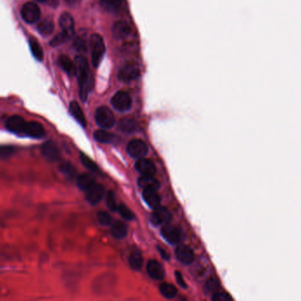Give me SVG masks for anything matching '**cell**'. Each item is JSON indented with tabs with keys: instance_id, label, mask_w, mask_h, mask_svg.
I'll return each mask as SVG.
<instances>
[{
	"instance_id": "obj_27",
	"label": "cell",
	"mask_w": 301,
	"mask_h": 301,
	"mask_svg": "<svg viewBox=\"0 0 301 301\" xmlns=\"http://www.w3.org/2000/svg\"><path fill=\"white\" fill-rule=\"evenodd\" d=\"M118 126H119L120 130H122V132L132 133L137 128V122L134 119L126 117V118H123L120 120Z\"/></svg>"
},
{
	"instance_id": "obj_1",
	"label": "cell",
	"mask_w": 301,
	"mask_h": 301,
	"mask_svg": "<svg viewBox=\"0 0 301 301\" xmlns=\"http://www.w3.org/2000/svg\"><path fill=\"white\" fill-rule=\"evenodd\" d=\"M74 64L76 75L79 80V95L81 99L86 101L93 87V79L92 75L90 74L87 58L83 56H77L75 58Z\"/></svg>"
},
{
	"instance_id": "obj_38",
	"label": "cell",
	"mask_w": 301,
	"mask_h": 301,
	"mask_svg": "<svg viewBox=\"0 0 301 301\" xmlns=\"http://www.w3.org/2000/svg\"><path fill=\"white\" fill-rule=\"evenodd\" d=\"M97 218L101 226H108L111 225L112 223V218L109 216V213L104 212V211L98 213Z\"/></svg>"
},
{
	"instance_id": "obj_5",
	"label": "cell",
	"mask_w": 301,
	"mask_h": 301,
	"mask_svg": "<svg viewBox=\"0 0 301 301\" xmlns=\"http://www.w3.org/2000/svg\"><path fill=\"white\" fill-rule=\"evenodd\" d=\"M21 14L22 19L26 23L33 24L39 21L41 17V10L35 2H27L22 6Z\"/></svg>"
},
{
	"instance_id": "obj_3",
	"label": "cell",
	"mask_w": 301,
	"mask_h": 301,
	"mask_svg": "<svg viewBox=\"0 0 301 301\" xmlns=\"http://www.w3.org/2000/svg\"><path fill=\"white\" fill-rule=\"evenodd\" d=\"M95 121L101 128H112L116 124V118L112 111L106 106L99 107L94 114Z\"/></svg>"
},
{
	"instance_id": "obj_37",
	"label": "cell",
	"mask_w": 301,
	"mask_h": 301,
	"mask_svg": "<svg viewBox=\"0 0 301 301\" xmlns=\"http://www.w3.org/2000/svg\"><path fill=\"white\" fill-rule=\"evenodd\" d=\"M70 38V36H68L67 34H66L65 32H61L60 34H58V35H57V36L53 38L51 42H50V45H51V46H54V47H55V46H58V45L66 43V41L69 40Z\"/></svg>"
},
{
	"instance_id": "obj_43",
	"label": "cell",
	"mask_w": 301,
	"mask_h": 301,
	"mask_svg": "<svg viewBox=\"0 0 301 301\" xmlns=\"http://www.w3.org/2000/svg\"><path fill=\"white\" fill-rule=\"evenodd\" d=\"M40 3H44V4H47V5H50L52 7H57L58 4H59V0H35Z\"/></svg>"
},
{
	"instance_id": "obj_42",
	"label": "cell",
	"mask_w": 301,
	"mask_h": 301,
	"mask_svg": "<svg viewBox=\"0 0 301 301\" xmlns=\"http://www.w3.org/2000/svg\"><path fill=\"white\" fill-rule=\"evenodd\" d=\"M175 277H176L177 283L179 284L181 287L187 288V283H185V281H184V277H183V276L181 274V272L176 271V272H175Z\"/></svg>"
},
{
	"instance_id": "obj_33",
	"label": "cell",
	"mask_w": 301,
	"mask_h": 301,
	"mask_svg": "<svg viewBox=\"0 0 301 301\" xmlns=\"http://www.w3.org/2000/svg\"><path fill=\"white\" fill-rule=\"evenodd\" d=\"M79 156H80V160H81L82 164L85 165L86 168H88L89 171H91L93 173H97V172H99V168H98L97 164H95L94 162H93L89 156L85 155L84 153H80V155H79Z\"/></svg>"
},
{
	"instance_id": "obj_9",
	"label": "cell",
	"mask_w": 301,
	"mask_h": 301,
	"mask_svg": "<svg viewBox=\"0 0 301 301\" xmlns=\"http://www.w3.org/2000/svg\"><path fill=\"white\" fill-rule=\"evenodd\" d=\"M42 154L49 162H57L60 158V152L54 142H45L42 146Z\"/></svg>"
},
{
	"instance_id": "obj_40",
	"label": "cell",
	"mask_w": 301,
	"mask_h": 301,
	"mask_svg": "<svg viewBox=\"0 0 301 301\" xmlns=\"http://www.w3.org/2000/svg\"><path fill=\"white\" fill-rule=\"evenodd\" d=\"M218 287V281L216 279L210 278L209 281L206 283L205 288L207 290V292H215Z\"/></svg>"
},
{
	"instance_id": "obj_44",
	"label": "cell",
	"mask_w": 301,
	"mask_h": 301,
	"mask_svg": "<svg viewBox=\"0 0 301 301\" xmlns=\"http://www.w3.org/2000/svg\"><path fill=\"white\" fill-rule=\"evenodd\" d=\"M66 3L70 5H77L79 2V0H66Z\"/></svg>"
},
{
	"instance_id": "obj_11",
	"label": "cell",
	"mask_w": 301,
	"mask_h": 301,
	"mask_svg": "<svg viewBox=\"0 0 301 301\" xmlns=\"http://www.w3.org/2000/svg\"><path fill=\"white\" fill-rule=\"evenodd\" d=\"M136 169L143 176H153L156 173V167L151 160L147 158H139L136 163Z\"/></svg>"
},
{
	"instance_id": "obj_4",
	"label": "cell",
	"mask_w": 301,
	"mask_h": 301,
	"mask_svg": "<svg viewBox=\"0 0 301 301\" xmlns=\"http://www.w3.org/2000/svg\"><path fill=\"white\" fill-rule=\"evenodd\" d=\"M26 124L27 122L22 117L13 115L6 120L5 127L10 133H14L18 136H25Z\"/></svg>"
},
{
	"instance_id": "obj_35",
	"label": "cell",
	"mask_w": 301,
	"mask_h": 301,
	"mask_svg": "<svg viewBox=\"0 0 301 301\" xmlns=\"http://www.w3.org/2000/svg\"><path fill=\"white\" fill-rule=\"evenodd\" d=\"M117 211L126 220H132L134 218L133 212L127 206H125L124 204H121V205L118 206Z\"/></svg>"
},
{
	"instance_id": "obj_36",
	"label": "cell",
	"mask_w": 301,
	"mask_h": 301,
	"mask_svg": "<svg viewBox=\"0 0 301 301\" xmlns=\"http://www.w3.org/2000/svg\"><path fill=\"white\" fill-rule=\"evenodd\" d=\"M107 205L110 210L112 211H117L118 205L116 203V195L114 194L113 191H109L107 195Z\"/></svg>"
},
{
	"instance_id": "obj_32",
	"label": "cell",
	"mask_w": 301,
	"mask_h": 301,
	"mask_svg": "<svg viewBox=\"0 0 301 301\" xmlns=\"http://www.w3.org/2000/svg\"><path fill=\"white\" fill-rule=\"evenodd\" d=\"M73 46L77 51H79L80 53H86L88 50V45H87V40L86 38L82 36L81 34H79V36H76Z\"/></svg>"
},
{
	"instance_id": "obj_28",
	"label": "cell",
	"mask_w": 301,
	"mask_h": 301,
	"mask_svg": "<svg viewBox=\"0 0 301 301\" xmlns=\"http://www.w3.org/2000/svg\"><path fill=\"white\" fill-rule=\"evenodd\" d=\"M55 28V25L51 20L49 19H44V21H42L38 24L37 29L39 31L40 34L44 35V36H48L50 35Z\"/></svg>"
},
{
	"instance_id": "obj_22",
	"label": "cell",
	"mask_w": 301,
	"mask_h": 301,
	"mask_svg": "<svg viewBox=\"0 0 301 301\" xmlns=\"http://www.w3.org/2000/svg\"><path fill=\"white\" fill-rule=\"evenodd\" d=\"M111 233L116 239H123L128 234V226L123 222L116 221L112 226Z\"/></svg>"
},
{
	"instance_id": "obj_39",
	"label": "cell",
	"mask_w": 301,
	"mask_h": 301,
	"mask_svg": "<svg viewBox=\"0 0 301 301\" xmlns=\"http://www.w3.org/2000/svg\"><path fill=\"white\" fill-rule=\"evenodd\" d=\"M60 170H61L62 173H64L66 176H69V177H73L74 176V167L71 164H69V163H65V164H61Z\"/></svg>"
},
{
	"instance_id": "obj_16",
	"label": "cell",
	"mask_w": 301,
	"mask_h": 301,
	"mask_svg": "<svg viewBox=\"0 0 301 301\" xmlns=\"http://www.w3.org/2000/svg\"><path fill=\"white\" fill-rule=\"evenodd\" d=\"M147 273L154 280H162L165 277V270L157 261H149L147 263Z\"/></svg>"
},
{
	"instance_id": "obj_25",
	"label": "cell",
	"mask_w": 301,
	"mask_h": 301,
	"mask_svg": "<svg viewBox=\"0 0 301 301\" xmlns=\"http://www.w3.org/2000/svg\"><path fill=\"white\" fill-rule=\"evenodd\" d=\"M123 0H100V5L107 12L116 13L121 9Z\"/></svg>"
},
{
	"instance_id": "obj_34",
	"label": "cell",
	"mask_w": 301,
	"mask_h": 301,
	"mask_svg": "<svg viewBox=\"0 0 301 301\" xmlns=\"http://www.w3.org/2000/svg\"><path fill=\"white\" fill-rule=\"evenodd\" d=\"M15 153V148L13 146H0V159H8Z\"/></svg>"
},
{
	"instance_id": "obj_14",
	"label": "cell",
	"mask_w": 301,
	"mask_h": 301,
	"mask_svg": "<svg viewBox=\"0 0 301 301\" xmlns=\"http://www.w3.org/2000/svg\"><path fill=\"white\" fill-rule=\"evenodd\" d=\"M143 198L150 208L155 209V208L161 207L162 198H161L160 195L158 194L157 189H153V188L144 189Z\"/></svg>"
},
{
	"instance_id": "obj_18",
	"label": "cell",
	"mask_w": 301,
	"mask_h": 301,
	"mask_svg": "<svg viewBox=\"0 0 301 301\" xmlns=\"http://www.w3.org/2000/svg\"><path fill=\"white\" fill-rule=\"evenodd\" d=\"M59 26L62 32H65L68 36L71 37L74 34V21L71 15L68 13H64L59 19Z\"/></svg>"
},
{
	"instance_id": "obj_30",
	"label": "cell",
	"mask_w": 301,
	"mask_h": 301,
	"mask_svg": "<svg viewBox=\"0 0 301 301\" xmlns=\"http://www.w3.org/2000/svg\"><path fill=\"white\" fill-rule=\"evenodd\" d=\"M29 47H30L31 52L33 54V56L35 57V59L42 61L44 59V50L42 49V47L40 46L39 43L35 39H29Z\"/></svg>"
},
{
	"instance_id": "obj_23",
	"label": "cell",
	"mask_w": 301,
	"mask_h": 301,
	"mask_svg": "<svg viewBox=\"0 0 301 301\" xmlns=\"http://www.w3.org/2000/svg\"><path fill=\"white\" fill-rule=\"evenodd\" d=\"M95 184V180L93 177L88 174H82L77 178V185L80 190L88 192L93 185Z\"/></svg>"
},
{
	"instance_id": "obj_20",
	"label": "cell",
	"mask_w": 301,
	"mask_h": 301,
	"mask_svg": "<svg viewBox=\"0 0 301 301\" xmlns=\"http://www.w3.org/2000/svg\"><path fill=\"white\" fill-rule=\"evenodd\" d=\"M58 65L69 76L76 75L75 64L68 56L61 55L58 58Z\"/></svg>"
},
{
	"instance_id": "obj_8",
	"label": "cell",
	"mask_w": 301,
	"mask_h": 301,
	"mask_svg": "<svg viewBox=\"0 0 301 301\" xmlns=\"http://www.w3.org/2000/svg\"><path fill=\"white\" fill-rule=\"evenodd\" d=\"M111 103L117 111H126L131 109L132 100L129 94L124 91H119L111 99Z\"/></svg>"
},
{
	"instance_id": "obj_6",
	"label": "cell",
	"mask_w": 301,
	"mask_h": 301,
	"mask_svg": "<svg viewBox=\"0 0 301 301\" xmlns=\"http://www.w3.org/2000/svg\"><path fill=\"white\" fill-rule=\"evenodd\" d=\"M140 77V70L139 67L133 63H128L124 65L118 73L119 80L123 82H130L137 80Z\"/></svg>"
},
{
	"instance_id": "obj_29",
	"label": "cell",
	"mask_w": 301,
	"mask_h": 301,
	"mask_svg": "<svg viewBox=\"0 0 301 301\" xmlns=\"http://www.w3.org/2000/svg\"><path fill=\"white\" fill-rule=\"evenodd\" d=\"M160 292L166 299H174L177 294L176 288L170 283H162L160 285Z\"/></svg>"
},
{
	"instance_id": "obj_26",
	"label": "cell",
	"mask_w": 301,
	"mask_h": 301,
	"mask_svg": "<svg viewBox=\"0 0 301 301\" xmlns=\"http://www.w3.org/2000/svg\"><path fill=\"white\" fill-rule=\"evenodd\" d=\"M129 263L131 269L134 270H139L143 266V256L139 250H135L131 252L129 257Z\"/></svg>"
},
{
	"instance_id": "obj_12",
	"label": "cell",
	"mask_w": 301,
	"mask_h": 301,
	"mask_svg": "<svg viewBox=\"0 0 301 301\" xmlns=\"http://www.w3.org/2000/svg\"><path fill=\"white\" fill-rule=\"evenodd\" d=\"M175 254L177 259L185 265L191 264L195 258L192 249L186 245H180L179 247L176 248Z\"/></svg>"
},
{
	"instance_id": "obj_19",
	"label": "cell",
	"mask_w": 301,
	"mask_h": 301,
	"mask_svg": "<svg viewBox=\"0 0 301 301\" xmlns=\"http://www.w3.org/2000/svg\"><path fill=\"white\" fill-rule=\"evenodd\" d=\"M131 27L124 22H117L114 24L112 33L115 38L118 40L125 39L131 34Z\"/></svg>"
},
{
	"instance_id": "obj_7",
	"label": "cell",
	"mask_w": 301,
	"mask_h": 301,
	"mask_svg": "<svg viewBox=\"0 0 301 301\" xmlns=\"http://www.w3.org/2000/svg\"><path fill=\"white\" fill-rule=\"evenodd\" d=\"M127 151L131 157L139 159L147 155L148 147L145 142L141 140H133L129 142L127 146Z\"/></svg>"
},
{
	"instance_id": "obj_13",
	"label": "cell",
	"mask_w": 301,
	"mask_h": 301,
	"mask_svg": "<svg viewBox=\"0 0 301 301\" xmlns=\"http://www.w3.org/2000/svg\"><path fill=\"white\" fill-rule=\"evenodd\" d=\"M162 235L168 243L172 244V245L179 243L180 239H181L180 230L175 226H169V225H166L164 227H162Z\"/></svg>"
},
{
	"instance_id": "obj_17",
	"label": "cell",
	"mask_w": 301,
	"mask_h": 301,
	"mask_svg": "<svg viewBox=\"0 0 301 301\" xmlns=\"http://www.w3.org/2000/svg\"><path fill=\"white\" fill-rule=\"evenodd\" d=\"M104 195V187L100 184H94L93 186L87 192V201L90 204L94 205L100 202Z\"/></svg>"
},
{
	"instance_id": "obj_15",
	"label": "cell",
	"mask_w": 301,
	"mask_h": 301,
	"mask_svg": "<svg viewBox=\"0 0 301 301\" xmlns=\"http://www.w3.org/2000/svg\"><path fill=\"white\" fill-rule=\"evenodd\" d=\"M171 220V214L166 208H155L152 216H151V221L154 226H160L163 224H166Z\"/></svg>"
},
{
	"instance_id": "obj_21",
	"label": "cell",
	"mask_w": 301,
	"mask_h": 301,
	"mask_svg": "<svg viewBox=\"0 0 301 301\" xmlns=\"http://www.w3.org/2000/svg\"><path fill=\"white\" fill-rule=\"evenodd\" d=\"M69 109H70V114L72 115L75 120H77L83 127H85L87 125V120L85 118L83 111L79 106V103L75 102V101H72L70 103Z\"/></svg>"
},
{
	"instance_id": "obj_2",
	"label": "cell",
	"mask_w": 301,
	"mask_h": 301,
	"mask_svg": "<svg viewBox=\"0 0 301 301\" xmlns=\"http://www.w3.org/2000/svg\"><path fill=\"white\" fill-rule=\"evenodd\" d=\"M90 46L93 65L94 67H98L103 58L106 50L103 38L99 34H93L90 38Z\"/></svg>"
},
{
	"instance_id": "obj_10",
	"label": "cell",
	"mask_w": 301,
	"mask_h": 301,
	"mask_svg": "<svg viewBox=\"0 0 301 301\" xmlns=\"http://www.w3.org/2000/svg\"><path fill=\"white\" fill-rule=\"evenodd\" d=\"M46 134L45 129L43 125L40 124L36 121H29L26 124V132L25 136L32 138V139H42Z\"/></svg>"
},
{
	"instance_id": "obj_45",
	"label": "cell",
	"mask_w": 301,
	"mask_h": 301,
	"mask_svg": "<svg viewBox=\"0 0 301 301\" xmlns=\"http://www.w3.org/2000/svg\"><path fill=\"white\" fill-rule=\"evenodd\" d=\"M159 249H160V251H161V252H162V255H163V257H164V258H166V259H167V258H168V256L166 255V252H165V251H163V250H162L161 248H159Z\"/></svg>"
},
{
	"instance_id": "obj_41",
	"label": "cell",
	"mask_w": 301,
	"mask_h": 301,
	"mask_svg": "<svg viewBox=\"0 0 301 301\" xmlns=\"http://www.w3.org/2000/svg\"><path fill=\"white\" fill-rule=\"evenodd\" d=\"M211 299L214 301H224L231 300V297L225 292H216V293H214Z\"/></svg>"
},
{
	"instance_id": "obj_24",
	"label": "cell",
	"mask_w": 301,
	"mask_h": 301,
	"mask_svg": "<svg viewBox=\"0 0 301 301\" xmlns=\"http://www.w3.org/2000/svg\"><path fill=\"white\" fill-rule=\"evenodd\" d=\"M139 185L143 189L153 188V189H157V190L161 186L160 182L158 181L157 179H155L153 176H142L139 179Z\"/></svg>"
},
{
	"instance_id": "obj_31",
	"label": "cell",
	"mask_w": 301,
	"mask_h": 301,
	"mask_svg": "<svg viewBox=\"0 0 301 301\" xmlns=\"http://www.w3.org/2000/svg\"><path fill=\"white\" fill-rule=\"evenodd\" d=\"M94 138L97 142L101 143H110L115 140V135L113 133H109L105 130H98L94 133Z\"/></svg>"
}]
</instances>
